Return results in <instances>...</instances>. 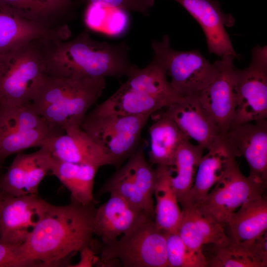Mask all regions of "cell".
<instances>
[{
  "label": "cell",
  "instance_id": "obj_1",
  "mask_svg": "<svg viewBox=\"0 0 267 267\" xmlns=\"http://www.w3.org/2000/svg\"><path fill=\"white\" fill-rule=\"evenodd\" d=\"M94 203L71 200L65 205L48 203L45 214L23 245L28 258L41 267L68 265L73 253L93 241ZM67 266V267H68Z\"/></svg>",
  "mask_w": 267,
  "mask_h": 267
},
{
  "label": "cell",
  "instance_id": "obj_2",
  "mask_svg": "<svg viewBox=\"0 0 267 267\" xmlns=\"http://www.w3.org/2000/svg\"><path fill=\"white\" fill-rule=\"evenodd\" d=\"M126 41L116 44L92 39L87 30L74 39L52 41L46 74L89 78L128 76L135 68Z\"/></svg>",
  "mask_w": 267,
  "mask_h": 267
},
{
  "label": "cell",
  "instance_id": "obj_3",
  "mask_svg": "<svg viewBox=\"0 0 267 267\" xmlns=\"http://www.w3.org/2000/svg\"><path fill=\"white\" fill-rule=\"evenodd\" d=\"M105 86L104 78L45 74L37 85L30 103L47 122L65 131L81 126Z\"/></svg>",
  "mask_w": 267,
  "mask_h": 267
},
{
  "label": "cell",
  "instance_id": "obj_4",
  "mask_svg": "<svg viewBox=\"0 0 267 267\" xmlns=\"http://www.w3.org/2000/svg\"><path fill=\"white\" fill-rule=\"evenodd\" d=\"M52 41L36 40L0 52V110L30 103L37 85L46 74Z\"/></svg>",
  "mask_w": 267,
  "mask_h": 267
},
{
  "label": "cell",
  "instance_id": "obj_5",
  "mask_svg": "<svg viewBox=\"0 0 267 267\" xmlns=\"http://www.w3.org/2000/svg\"><path fill=\"white\" fill-rule=\"evenodd\" d=\"M97 266L114 265L118 261L124 267H168L166 240L154 218L147 216L132 229L107 243L100 242Z\"/></svg>",
  "mask_w": 267,
  "mask_h": 267
},
{
  "label": "cell",
  "instance_id": "obj_6",
  "mask_svg": "<svg viewBox=\"0 0 267 267\" xmlns=\"http://www.w3.org/2000/svg\"><path fill=\"white\" fill-rule=\"evenodd\" d=\"M151 47L154 56L171 78V87L181 98L198 96L216 76L214 63H210L197 49L181 51L172 48L167 35L161 41H152Z\"/></svg>",
  "mask_w": 267,
  "mask_h": 267
},
{
  "label": "cell",
  "instance_id": "obj_7",
  "mask_svg": "<svg viewBox=\"0 0 267 267\" xmlns=\"http://www.w3.org/2000/svg\"><path fill=\"white\" fill-rule=\"evenodd\" d=\"M150 116L87 113L80 127L119 168L137 149L142 131Z\"/></svg>",
  "mask_w": 267,
  "mask_h": 267
},
{
  "label": "cell",
  "instance_id": "obj_8",
  "mask_svg": "<svg viewBox=\"0 0 267 267\" xmlns=\"http://www.w3.org/2000/svg\"><path fill=\"white\" fill-rule=\"evenodd\" d=\"M248 67L235 68L236 108L230 127L267 118V46L251 51Z\"/></svg>",
  "mask_w": 267,
  "mask_h": 267
},
{
  "label": "cell",
  "instance_id": "obj_9",
  "mask_svg": "<svg viewBox=\"0 0 267 267\" xmlns=\"http://www.w3.org/2000/svg\"><path fill=\"white\" fill-rule=\"evenodd\" d=\"M156 171L145 159L142 147L137 148L99 189V193L116 194L154 219L153 196Z\"/></svg>",
  "mask_w": 267,
  "mask_h": 267
},
{
  "label": "cell",
  "instance_id": "obj_10",
  "mask_svg": "<svg viewBox=\"0 0 267 267\" xmlns=\"http://www.w3.org/2000/svg\"><path fill=\"white\" fill-rule=\"evenodd\" d=\"M266 187L245 177L235 161L196 207L204 215L224 225L243 203L264 195Z\"/></svg>",
  "mask_w": 267,
  "mask_h": 267
},
{
  "label": "cell",
  "instance_id": "obj_11",
  "mask_svg": "<svg viewBox=\"0 0 267 267\" xmlns=\"http://www.w3.org/2000/svg\"><path fill=\"white\" fill-rule=\"evenodd\" d=\"M235 58L232 55H224L214 62L217 68L216 76L198 96L222 136L231 126L236 108Z\"/></svg>",
  "mask_w": 267,
  "mask_h": 267
},
{
  "label": "cell",
  "instance_id": "obj_12",
  "mask_svg": "<svg viewBox=\"0 0 267 267\" xmlns=\"http://www.w3.org/2000/svg\"><path fill=\"white\" fill-rule=\"evenodd\" d=\"M48 205L38 194H4L0 208V241L23 245L44 218Z\"/></svg>",
  "mask_w": 267,
  "mask_h": 267
},
{
  "label": "cell",
  "instance_id": "obj_13",
  "mask_svg": "<svg viewBox=\"0 0 267 267\" xmlns=\"http://www.w3.org/2000/svg\"><path fill=\"white\" fill-rule=\"evenodd\" d=\"M224 137L236 157L246 159L249 177L267 187V119L230 127Z\"/></svg>",
  "mask_w": 267,
  "mask_h": 267
},
{
  "label": "cell",
  "instance_id": "obj_14",
  "mask_svg": "<svg viewBox=\"0 0 267 267\" xmlns=\"http://www.w3.org/2000/svg\"><path fill=\"white\" fill-rule=\"evenodd\" d=\"M180 4L196 20L205 35L209 51L221 57L232 55L238 57L226 26L234 24L230 14L222 10L216 0H174Z\"/></svg>",
  "mask_w": 267,
  "mask_h": 267
},
{
  "label": "cell",
  "instance_id": "obj_15",
  "mask_svg": "<svg viewBox=\"0 0 267 267\" xmlns=\"http://www.w3.org/2000/svg\"><path fill=\"white\" fill-rule=\"evenodd\" d=\"M51 158L44 146L31 153H17L1 176L3 193L14 197L38 194L40 183L50 171Z\"/></svg>",
  "mask_w": 267,
  "mask_h": 267
},
{
  "label": "cell",
  "instance_id": "obj_16",
  "mask_svg": "<svg viewBox=\"0 0 267 267\" xmlns=\"http://www.w3.org/2000/svg\"><path fill=\"white\" fill-rule=\"evenodd\" d=\"M163 109L162 112L177 124L188 139L194 140L205 149L222 137L198 96L183 97Z\"/></svg>",
  "mask_w": 267,
  "mask_h": 267
},
{
  "label": "cell",
  "instance_id": "obj_17",
  "mask_svg": "<svg viewBox=\"0 0 267 267\" xmlns=\"http://www.w3.org/2000/svg\"><path fill=\"white\" fill-rule=\"evenodd\" d=\"M44 146L53 157L63 161L98 168L115 166L113 160L80 126L66 129L64 133L51 138Z\"/></svg>",
  "mask_w": 267,
  "mask_h": 267
},
{
  "label": "cell",
  "instance_id": "obj_18",
  "mask_svg": "<svg viewBox=\"0 0 267 267\" xmlns=\"http://www.w3.org/2000/svg\"><path fill=\"white\" fill-rule=\"evenodd\" d=\"M207 267H267V231L256 239L236 242L229 239L202 248Z\"/></svg>",
  "mask_w": 267,
  "mask_h": 267
},
{
  "label": "cell",
  "instance_id": "obj_19",
  "mask_svg": "<svg viewBox=\"0 0 267 267\" xmlns=\"http://www.w3.org/2000/svg\"><path fill=\"white\" fill-rule=\"evenodd\" d=\"M147 216L120 196L110 194L108 200L96 209L93 234L100 238L102 243L110 242Z\"/></svg>",
  "mask_w": 267,
  "mask_h": 267
},
{
  "label": "cell",
  "instance_id": "obj_20",
  "mask_svg": "<svg viewBox=\"0 0 267 267\" xmlns=\"http://www.w3.org/2000/svg\"><path fill=\"white\" fill-rule=\"evenodd\" d=\"M70 35L69 27L48 28L0 7V52L15 49L36 40L65 41Z\"/></svg>",
  "mask_w": 267,
  "mask_h": 267
},
{
  "label": "cell",
  "instance_id": "obj_21",
  "mask_svg": "<svg viewBox=\"0 0 267 267\" xmlns=\"http://www.w3.org/2000/svg\"><path fill=\"white\" fill-rule=\"evenodd\" d=\"M207 150L197 168L189 193V206H197L236 161V157L224 136Z\"/></svg>",
  "mask_w": 267,
  "mask_h": 267
},
{
  "label": "cell",
  "instance_id": "obj_22",
  "mask_svg": "<svg viewBox=\"0 0 267 267\" xmlns=\"http://www.w3.org/2000/svg\"><path fill=\"white\" fill-rule=\"evenodd\" d=\"M0 7L44 26L68 27L74 17L75 4L71 0H0Z\"/></svg>",
  "mask_w": 267,
  "mask_h": 267
},
{
  "label": "cell",
  "instance_id": "obj_23",
  "mask_svg": "<svg viewBox=\"0 0 267 267\" xmlns=\"http://www.w3.org/2000/svg\"><path fill=\"white\" fill-rule=\"evenodd\" d=\"M225 233L236 242L253 240L267 231V199L265 195L248 200L224 224Z\"/></svg>",
  "mask_w": 267,
  "mask_h": 267
},
{
  "label": "cell",
  "instance_id": "obj_24",
  "mask_svg": "<svg viewBox=\"0 0 267 267\" xmlns=\"http://www.w3.org/2000/svg\"><path fill=\"white\" fill-rule=\"evenodd\" d=\"M171 104L166 100L130 89L122 84L111 96L88 113L92 115H151Z\"/></svg>",
  "mask_w": 267,
  "mask_h": 267
},
{
  "label": "cell",
  "instance_id": "obj_25",
  "mask_svg": "<svg viewBox=\"0 0 267 267\" xmlns=\"http://www.w3.org/2000/svg\"><path fill=\"white\" fill-rule=\"evenodd\" d=\"M182 210L177 231L185 245L202 251L203 246L224 242L229 239L224 225L202 214L195 206Z\"/></svg>",
  "mask_w": 267,
  "mask_h": 267
},
{
  "label": "cell",
  "instance_id": "obj_26",
  "mask_svg": "<svg viewBox=\"0 0 267 267\" xmlns=\"http://www.w3.org/2000/svg\"><path fill=\"white\" fill-rule=\"evenodd\" d=\"M205 149L184 140L178 146L170 167L174 175L171 183L181 209L189 206V196L193 186L197 168Z\"/></svg>",
  "mask_w": 267,
  "mask_h": 267
},
{
  "label": "cell",
  "instance_id": "obj_27",
  "mask_svg": "<svg viewBox=\"0 0 267 267\" xmlns=\"http://www.w3.org/2000/svg\"><path fill=\"white\" fill-rule=\"evenodd\" d=\"M98 169L63 161L52 156L50 172L69 191L71 200L88 205L94 203L92 191Z\"/></svg>",
  "mask_w": 267,
  "mask_h": 267
},
{
  "label": "cell",
  "instance_id": "obj_28",
  "mask_svg": "<svg viewBox=\"0 0 267 267\" xmlns=\"http://www.w3.org/2000/svg\"><path fill=\"white\" fill-rule=\"evenodd\" d=\"M149 163L172 166L178 146L188 139L177 124L162 112L149 128Z\"/></svg>",
  "mask_w": 267,
  "mask_h": 267
},
{
  "label": "cell",
  "instance_id": "obj_29",
  "mask_svg": "<svg viewBox=\"0 0 267 267\" xmlns=\"http://www.w3.org/2000/svg\"><path fill=\"white\" fill-rule=\"evenodd\" d=\"M155 169L154 222L164 233L176 231L181 220L182 210L171 183L170 167L157 165Z\"/></svg>",
  "mask_w": 267,
  "mask_h": 267
},
{
  "label": "cell",
  "instance_id": "obj_30",
  "mask_svg": "<svg viewBox=\"0 0 267 267\" xmlns=\"http://www.w3.org/2000/svg\"><path fill=\"white\" fill-rule=\"evenodd\" d=\"M127 78V81L122 84L132 90L171 104L182 98L171 87L165 68L155 56L145 67L140 69L136 66Z\"/></svg>",
  "mask_w": 267,
  "mask_h": 267
},
{
  "label": "cell",
  "instance_id": "obj_31",
  "mask_svg": "<svg viewBox=\"0 0 267 267\" xmlns=\"http://www.w3.org/2000/svg\"><path fill=\"white\" fill-rule=\"evenodd\" d=\"M64 133L53 127L46 129L20 130L0 133V162L8 156L33 147H42L51 138Z\"/></svg>",
  "mask_w": 267,
  "mask_h": 267
},
{
  "label": "cell",
  "instance_id": "obj_32",
  "mask_svg": "<svg viewBox=\"0 0 267 267\" xmlns=\"http://www.w3.org/2000/svg\"><path fill=\"white\" fill-rule=\"evenodd\" d=\"M53 127L56 126L39 115L31 103L0 110V133L18 129H46Z\"/></svg>",
  "mask_w": 267,
  "mask_h": 267
},
{
  "label": "cell",
  "instance_id": "obj_33",
  "mask_svg": "<svg viewBox=\"0 0 267 267\" xmlns=\"http://www.w3.org/2000/svg\"><path fill=\"white\" fill-rule=\"evenodd\" d=\"M166 240L168 266L169 267H207L202 251L187 247L177 230L164 233Z\"/></svg>",
  "mask_w": 267,
  "mask_h": 267
},
{
  "label": "cell",
  "instance_id": "obj_34",
  "mask_svg": "<svg viewBox=\"0 0 267 267\" xmlns=\"http://www.w3.org/2000/svg\"><path fill=\"white\" fill-rule=\"evenodd\" d=\"M41 267L30 259L23 245H17L0 241V267Z\"/></svg>",
  "mask_w": 267,
  "mask_h": 267
},
{
  "label": "cell",
  "instance_id": "obj_35",
  "mask_svg": "<svg viewBox=\"0 0 267 267\" xmlns=\"http://www.w3.org/2000/svg\"><path fill=\"white\" fill-rule=\"evenodd\" d=\"M79 1L86 5L100 4L126 11L138 12L145 16L149 15V10L154 3V0H79Z\"/></svg>",
  "mask_w": 267,
  "mask_h": 267
},
{
  "label": "cell",
  "instance_id": "obj_36",
  "mask_svg": "<svg viewBox=\"0 0 267 267\" xmlns=\"http://www.w3.org/2000/svg\"><path fill=\"white\" fill-rule=\"evenodd\" d=\"M80 258L79 262L72 267H91L98 265L99 257L96 255V252L91 246H85L79 251Z\"/></svg>",
  "mask_w": 267,
  "mask_h": 267
},
{
  "label": "cell",
  "instance_id": "obj_37",
  "mask_svg": "<svg viewBox=\"0 0 267 267\" xmlns=\"http://www.w3.org/2000/svg\"><path fill=\"white\" fill-rule=\"evenodd\" d=\"M2 175L0 174V208L1 204V202H2V199L3 198L4 196V194L3 192V191H2L1 187V184H0L1 178Z\"/></svg>",
  "mask_w": 267,
  "mask_h": 267
}]
</instances>
